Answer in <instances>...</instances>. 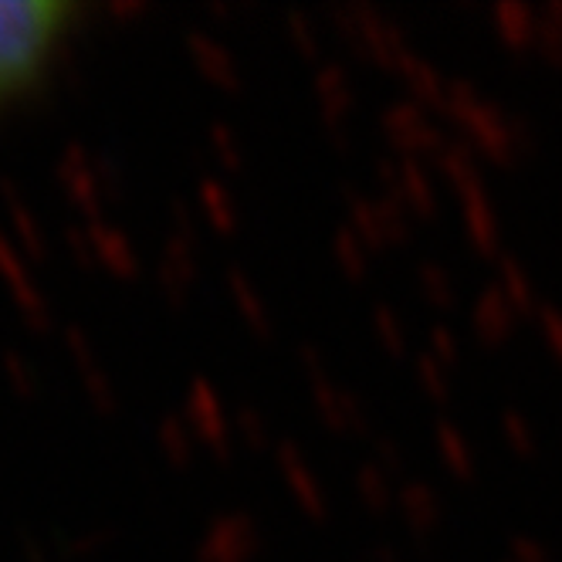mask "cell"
Returning <instances> with one entry per match:
<instances>
[{
	"label": "cell",
	"mask_w": 562,
	"mask_h": 562,
	"mask_svg": "<svg viewBox=\"0 0 562 562\" xmlns=\"http://www.w3.org/2000/svg\"><path fill=\"white\" fill-rule=\"evenodd\" d=\"M75 14L55 0H0V102L24 95L45 75Z\"/></svg>",
	"instance_id": "6da1fadb"
},
{
	"label": "cell",
	"mask_w": 562,
	"mask_h": 562,
	"mask_svg": "<svg viewBox=\"0 0 562 562\" xmlns=\"http://www.w3.org/2000/svg\"><path fill=\"white\" fill-rule=\"evenodd\" d=\"M196 61L207 68V75L214 78V82H224V78H231V71H234L221 48H204V52L196 55Z\"/></svg>",
	"instance_id": "7a4b0ae2"
}]
</instances>
